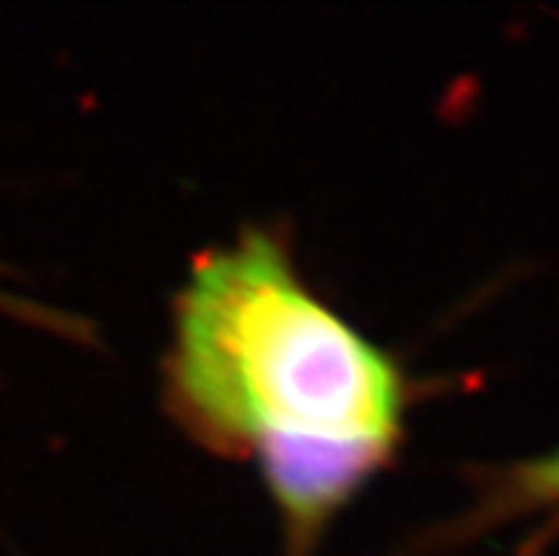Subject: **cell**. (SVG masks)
Returning <instances> with one entry per match:
<instances>
[{
    "label": "cell",
    "instance_id": "cell-1",
    "mask_svg": "<svg viewBox=\"0 0 559 556\" xmlns=\"http://www.w3.org/2000/svg\"><path fill=\"white\" fill-rule=\"evenodd\" d=\"M165 406L225 458L267 440L404 437L409 380L301 279L290 247L248 227L193 261L174 304Z\"/></svg>",
    "mask_w": 559,
    "mask_h": 556
},
{
    "label": "cell",
    "instance_id": "cell-2",
    "mask_svg": "<svg viewBox=\"0 0 559 556\" xmlns=\"http://www.w3.org/2000/svg\"><path fill=\"white\" fill-rule=\"evenodd\" d=\"M537 514H559V446L483 474L475 502L457 520L435 529L420 548L435 551L438 545L461 543L497 525Z\"/></svg>",
    "mask_w": 559,
    "mask_h": 556
}]
</instances>
